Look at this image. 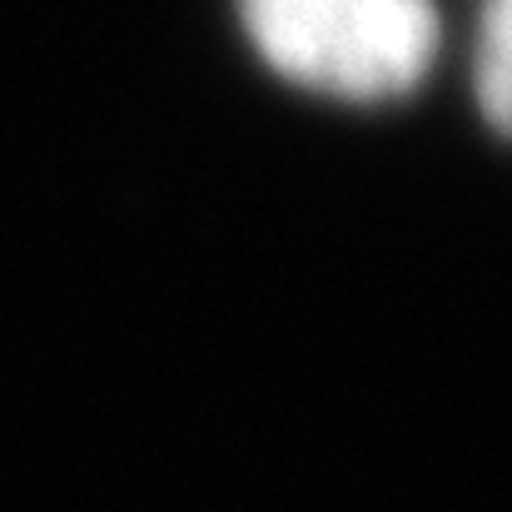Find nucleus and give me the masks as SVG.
Segmentation results:
<instances>
[{
    "instance_id": "obj_1",
    "label": "nucleus",
    "mask_w": 512,
    "mask_h": 512,
    "mask_svg": "<svg viewBox=\"0 0 512 512\" xmlns=\"http://www.w3.org/2000/svg\"><path fill=\"white\" fill-rule=\"evenodd\" d=\"M239 10L274 70L353 100L403 95L438 50L433 0H239Z\"/></svg>"
},
{
    "instance_id": "obj_2",
    "label": "nucleus",
    "mask_w": 512,
    "mask_h": 512,
    "mask_svg": "<svg viewBox=\"0 0 512 512\" xmlns=\"http://www.w3.org/2000/svg\"><path fill=\"white\" fill-rule=\"evenodd\" d=\"M478 100L483 115L512 135V0H488L478 35Z\"/></svg>"
}]
</instances>
